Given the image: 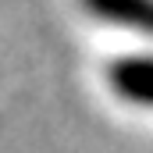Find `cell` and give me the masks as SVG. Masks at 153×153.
<instances>
[{
	"instance_id": "1",
	"label": "cell",
	"mask_w": 153,
	"mask_h": 153,
	"mask_svg": "<svg viewBox=\"0 0 153 153\" xmlns=\"http://www.w3.org/2000/svg\"><path fill=\"white\" fill-rule=\"evenodd\" d=\"M107 85L117 100L153 111V53H125L107 64Z\"/></svg>"
},
{
	"instance_id": "2",
	"label": "cell",
	"mask_w": 153,
	"mask_h": 153,
	"mask_svg": "<svg viewBox=\"0 0 153 153\" xmlns=\"http://www.w3.org/2000/svg\"><path fill=\"white\" fill-rule=\"evenodd\" d=\"M82 11L103 25L153 36V0H78Z\"/></svg>"
}]
</instances>
